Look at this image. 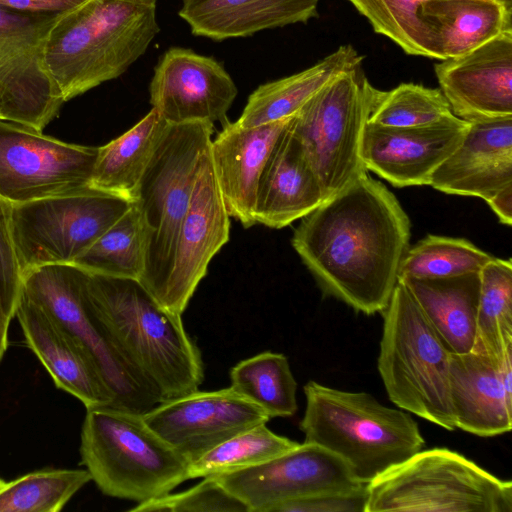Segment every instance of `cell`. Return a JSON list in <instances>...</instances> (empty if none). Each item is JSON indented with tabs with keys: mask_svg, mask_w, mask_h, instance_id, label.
I'll use <instances>...</instances> for the list:
<instances>
[{
	"mask_svg": "<svg viewBox=\"0 0 512 512\" xmlns=\"http://www.w3.org/2000/svg\"><path fill=\"white\" fill-rule=\"evenodd\" d=\"M300 220L291 244L322 292L381 313L410 246L411 222L395 195L365 172Z\"/></svg>",
	"mask_w": 512,
	"mask_h": 512,
	"instance_id": "1",
	"label": "cell"
},
{
	"mask_svg": "<svg viewBox=\"0 0 512 512\" xmlns=\"http://www.w3.org/2000/svg\"><path fill=\"white\" fill-rule=\"evenodd\" d=\"M89 305L116 346L161 398L198 390L204 379L201 351L182 315L161 306L134 279L86 271Z\"/></svg>",
	"mask_w": 512,
	"mask_h": 512,
	"instance_id": "2",
	"label": "cell"
},
{
	"mask_svg": "<svg viewBox=\"0 0 512 512\" xmlns=\"http://www.w3.org/2000/svg\"><path fill=\"white\" fill-rule=\"evenodd\" d=\"M158 32L156 0H88L57 17L42 64L66 102L126 72Z\"/></svg>",
	"mask_w": 512,
	"mask_h": 512,
	"instance_id": "3",
	"label": "cell"
},
{
	"mask_svg": "<svg viewBox=\"0 0 512 512\" xmlns=\"http://www.w3.org/2000/svg\"><path fill=\"white\" fill-rule=\"evenodd\" d=\"M304 393L306 408L299 423L304 442L340 457L363 484L423 449L425 440L412 416L382 405L369 393L313 380Z\"/></svg>",
	"mask_w": 512,
	"mask_h": 512,
	"instance_id": "4",
	"label": "cell"
},
{
	"mask_svg": "<svg viewBox=\"0 0 512 512\" xmlns=\"http://www.w3.org/2000/svg\"><path fill=\"white\" fill-rule=\"evenodd\" d=\"M82 463L105 495L141 503L188 480L189 461L162 439L143 414L114 405L86 409Z\"/></svg>",
	"mask_w": 512,
	"mask_h": 512,
	"instance_id": "5",
	"label": "cell"
},
{
	"mask_svg": "<svg viewBox=\"0 0 512 512\" xmlns=\"http://www.w3.org/2000/svg\"><path fill=\"white\" fill-rule=\"evenodd\" d=\"M214 124H168L140 182L134 203L144 236L141 285L161 305L172 270L178 235L190 205Z\"/></svg>",
	"mask_w": 512,
	"mask_h": 512,
	"instance_id": "6",
	"label": "cell"
},
{
	"mask_svg": "<svg viewBox=\"0 0 512 512\" xmlns=\"http://www.w3.org/2000/svg\"><path fill=\"white\" fill-rule=\"evenodd\" d=\"M381 314L377 366L388 397L400 409L455 430L449 393L451 352L401 282Z\"/></svg>",
	"mask_w": 512,
	"mask_h": 512,
	"instance_id": "7",
	"label": "cell"
},
{
	"mask_svg": "<svg viewBox=\"0 0 512 512\" xmlns=\"http://www.w3.org/2000/svg\"><path fill=\"white\" fill-rule=\"evenodd\" d=\"M365 512H512V483L447 448L421 449L366 484Z\"/></svg>",
	"mask_w": 512,
	"mask_h": 512,
	"instance_id": "8",
	"label": "cell"
},
{
	"mask_svg": "<svg viewBox=\"0 0 512 512\" xmlns=\"http://www.w3.org/2000/svg\"><path fill=\"white\" fill-rule=\"evenodd\" d=\"M374 90L358 65L321 88L291 119L326 199L367 172L361 151Z\"/></svg>",
	"mask_w": 512,
	"mask_h": 512,
	"instance_id": "9",
	"label": "cell"
},
{
	"mask_svg": "<svg viewBox=\"0 0 512 512\" xmlns=\"http://www.w3.org/2000/svg\"><path fill=\"white\" fill-rule=\"evenodd\" d=\"M132 203L88 187L13 204L12 235L22 273L48 264H74Z\"/></svg>",
	"mask_w": 512,
	"mask_h": 512,
	"instance_id": "10",
	"label": "cell"
},
{
	"mask_svg": "<svg viewBox=\"0 0 512 512\" xmlns=\"http://www.w3.org/2000/svg\"><path fill=\"white\" fill-rule=\"evenodd\" d=\"M85 275L74 264L38 266L23 273L21 294L44 307L86 348L115 396L114 406L144 414L161 398L93 313Z\"/></svg>",
	"mask_w": 512,
	"mask_h": 512,
	"instance_id": "11",
	"label": "cell"
},
{
	"mask_svg": "<svg viewBox=\"0 0 512 512\" xmlns=\"http://www.w3.org/2000/svg\"><path fill=\"white\" fill-rule=\"evenodd\" d=\"M98 152L0 119V195L20 204L91 187Z\"/></svg>",
	"mask_w": 512,
	"mask_h": 512,
	"instance_id": "12",
	"label": "cell"
},
{
	"mask_svg": "<svg viewBox=\"0 0 512 512\" xmlns=\"http://www.w3.org/2000/svg\"><path fill=\"white\" fill-rule=\"evenodd\" d=\"M212 477L248 512H272L287 501L363 485L340 457L305 442L259 465Z\"/></svg>",
	"mask_w": 512,
	"mask_h": 512,
	"instance_id": "13",
	"label": "cell"
},
{
	"mask_svg": "<svg viewBox=\"0 0 512 512\" xmlns=\"http://www.w3.org/2000/svg\"><path fill=\"white\" fill-rule=\"evenodd\" d=\"M143 418L189 463L228 438L271 419L262 408L231 387L195 390L160 402L144 413Z\"/></svg>",
	"mask_w": 512,
	"mask_h": 512,
	"instance_id": "14",
	"label": "cell"
},
{
	"mask_svg": "<svg viewBox=\"0 0 512 512\" xmlns=\"http://www.w3.org/2000/svg\"><path fill=\"white\" fill-rule=\"evenodd\" d=\"M150 103L168 124L227 121L237 87L212 57L190 49L170 48L154 69Z\"/></svg>",
	"mask_w": 512,
	"mask_h": 512,
	"instance_id": "15",
	"label": "cell"
},
{
	"mask_svg": "<svg viewBox=\"0 0 512 512\" xmlns=\"http://www.w3.org/2000/svg\"><path fill=\"white\" fill-rule=\"evenodd\" d=\"M210 147V146H209ZM230 216L214 173L209 148L203 155L178 235L175 256L161 306L182 315L212 258L229 241Z\"/></svg>",
	"mask_w": 512,
	"mask_h": 512,
	"instance_id": "16",
	"label": "cell"
},
{
	"mask_svg": "<svg viewBox=\"0 0 512 512\" xmlns=\"http://www.w3.org/2000/svg\"><path fill=\"white\" fill-rule=\"evenodd\" d=\"M469 125L455 115L413 127L367 122L361 151L364 167L395 187L429 185L436 169L460 145Z\"/></svg>",
	"mask_w": 512,
	"mask_h": 512,
	"instance_id": "17",
	"label": "cell"
},
{
	"mask_svg": "<svg viewBox=\"0 0 512 512\" xmlns=\"http://www.w3.org/2000/svg\"><path fill=\"white\" fill-rule=\"evenodd\" d=\"M434 70L456 117L474 123L512 116V30Z\"/></svg>",
	"mask_w": 512,
	"mask_h": 512,
	"instance_id": "18",
	"label": "cell"
},
{
	"mask_svg": "<svg viewBox=\"0 0 512 512\" xmlns=\"http://www.w3.org/2000/svg\"><path fill=\"white\" fill-rule=\"evenodd\" d=\"M15 317L26 345L58 388L76 397L86 409L115 405V396L90 353L50 312L21 294Z\"/></svg>",
	"mask_w": 512,
	"mask_h": 512,
	"instance_id": "19",
	"label": "cell"
},
{
	"mask_svg": "<svg viewBox=\"0 0 512 512\" xmlns=\"http://www.w3.org/2000/svg\"><path fill=\"white\" fill-rule=\"evenodd\" d=\"M291 118L252 128H240L227 120L211 140L210 158L225 207L244 228L257 224L260 178Z\"/></svg>",
	"mask_w": 512,
	"mask_h": 512,
	"instance_id": "20",
	"label": "cell"
},
{
	"mask_svg": "<svg viewBox=\"0 0 512 512\" xmlns=\"http://www.w3.org/2000/svg\"><path fill=\"white\" fill-rule=\"evenodd\" d=\"M469 124L462 142L436 169L429 186L486 201L512 185V116Z\"/></svg>",
	"mask_w": 512,
	"mask_h": 512,
	"instance_id": "21",
	"label": "cell"
},
{
	"mask_svg": "<svg viewBox=\"0 0 512 512\" xmlns=\"http://www.w3.org/2000/svg\"><path fill=\"white\" fill-rule=\"evenodd\" d=\"M325 199L321 183L292 132L290 120L261 175L256 222L281 229L312 212Z\"/></svg>",
	"mask_w": 512,
	"mask_h": 512,
	"instance_id": "22",
	"label": "cell"
},
{
	"mask_svg": "<svg viewBox=\"0 0 512 512\" xmlns=\"http://www.w3.org/2000/svg\"><path fill=\"white\" fill-rule=\"evenodd\" d=\"M449 393L456 428L491 437L512 428V394L505 389L500 363L474 353H451Z\"/></svg>",
	"mask_w": 512,
	"mask_h": 512,
	"instance_id": "23",
	"label": "cell"
},
{
	"mask_svg": "<svg viewBox=\"0 0 512 512\" xmlns=\"http://www.w3.org/2000/svg\"><path fill=\"white\" fill-rule=\"evenodd\" d=\"M320 0H183L179 16L192 34L216 41L317 17Z\"/></svg>",
	"mask_w": 512,
	"mask_h": 512,
	"instance_id": "24",
	"label": "cell"
},
{
	"mask_svg": "<svg viewBox=\"0 0 512 512\" xmlns=\"http://www.w3.org/2000/svg\"><path fill=\"white\" fill-rule=\"evenodd\" d=\"M64 102L43 67L41 50L0 39V119L42 131Z\"/></svg>",
	"mask_w": 512,
	"mask_h": 512,
	"instance_id": "25",
	"label": "cell"
},
{
	"mask_svg": "<svg viewBox=\"0 0 512 512\" xmlns=\"http://www.w3.org/2000/svg\"><path fill=\"white\" fill-rule=\"evenodd\" d=\"M398 281L408 289L451 353L472 350L480 293L479 272L436 279L403 278Z\"/></svg>",
	"mask_w": 512,
	"mask_h": 512,
	"instance_id": "26",
	"label": "cell"
},
{
	"mask_svg": "<svg viewBox=\"0 0 512 512\" xmlns=\"http://www.w3.org/2000/svg\"><path fill=\"white\" fill-rule=\"evenodd\" d=\"M363 56L350 45L340 46L313 66L259 86L248 98L235 124L266 125L294 116L321 88L345 71L361 65Z\"/></svg>",
	"mask_w": 512,
	"mask_h": 512,
	"instance_id": "27",
	"label": "cell"
},
{
	"mask_svg": "<svg viewBox=\"0 0 512 512\" xmlns=\"http://www.w3.org/2000/svg\"><path fill=\"white\" fill-rule=\"evenodd\" d=\"M444 59L512 30V11L496 0H426L420 8Z\"/></svg>",
	"mask_w": 512,
	"mask_h": 512,
	"instance_id": "28",
	"label": "cell"
},
{
	"mask_svg": "<svg viewBox=\"0 0 512 512\" xmlns=\"http://www.w3.org/2000/svg\"><path fill=\"white\" fill-rule=\"evenodd\" d=\"M167 126L152 108L132 128L99 147L91 187L134 201L139 182Z\"/></svg>",
	"mask_w": 512,
	"mask_h": 512,
	"instance_id": "29",
	"label": "cell"
},
{
	"mask_svg": "<svg viewBox=\"0 0 512 512\" xmlns=\"http://www.w3.org/2000/svg\"><path fill=\"white\" fill-rule=\"evenodd\" d=\"M480 293L472 352L500 363L512 348V262L493 258L479 272Z\"/></svg>",
	"mask_w": 512,
	"mask_h": 512,
	"instance_id": "30",
	"label": "cell"
},
{
	"mask_svg": "<svg viewBox=\"0 0 512 512\" xmlns=\"http://www.w3.org/2000/svg\"><path fill=\"white\" fill-rule=\"evenodd\" d=\"M230 382L270 418L291 417L297 411V382L282 353L265 351L240 361L230 370Z\"/></svg>",
	"mask_w": 512,
	"mask_h": 512,
	"instance_id": "31",
	"label": "cell"
},
{
	"mask_svg": "<svg viewBox=\"0 0 512 512\" xmlns=\"http://www.w3.org/2000/svg\"><path fill=\"white\" fill-rule=\"evenodd\" d=\"M74 265L93 274L140 280L144 270V236L134 202Z\"/></svg>",
	"mask_w": 512,
	"mask_h": 512,
	"instance_id": "32",
	"label": "cell"
},
{
	"mask_svg": "<svg viewBox=\"0 0 512 512\" xmlns=\"http://www.w3.org/2000/svg\"><path fill=\"white\" fill-rule=\"evenodd\" d=\"M299 443L272 432L265 424L244 430L191 462L189 479L233 473L259 465L293 448Z\"/></svg>",
	"mask_w": 512,
	"mask_h": 512,
	"instance_id": "33",
	"label": "cell"
},
{
	"mask_svg": "<svg viewBox=\"0 0 512 512\" xmlns=\"http://www.w3.org/2000/svg\"><path fill=\"white\" fill-rule=\"evenodd\" d=\"M493 258L467 239L427 235L405 252L398 280L436 279L480 272Z\"/></svg>",
	"mask_w": 512,
	"mask_h": 512,
	"instance_id": "34",
	"label": "cell"
},
{
	"mask_svg": "<svg viewBox=\"0 0 512 512\" xmlns=\"http://www.w3.org/2000/svg\"><path fill=\"white\" fill-rule=\"evenodd\" d=\"M91 480L87 469L31 472L0 489V512H58Z\"/></svg>",
	"mask_w": 512,
	"mask_h": 512,
	"instance_id": "35",
	"label": "cell"
},
{
	"mask_svg": "<svg viewBox=\"0 0 512 512\" xmlns=\"http://www.w3.org/2000/svg\"><path fill=\"white\" fill-rule=\"evenodd\" d=\"M368 19L374 31L388 37L410 55L443 60L435 37L423 21L426 0H348Z\"/></svg>",
	"mask_w": 512,
	"mask_h": 512,
	"instance_id": "36",
	"label": "cell"
},
{
	"mask_svg": "<svg viewBox=\"0 0 512 512\" xmlns=\"http://www.w3.org/2000/svg\"><path fill=\"white\" fill-rule=\"evenodd\" d=\"M453 115L440 89L401 83L389 91L375 88L368 123L386 127H413Z\"/></svg>",
	"mask_w": 512,
	"mask_h": 512,
	"instance_id": "37",
	"label": "cell"
},
{
	"mask_svg": "<svg viewBox=\"0 0 512 512\" xmlns=\"http://www.w3.org/2000/svg\"><path fill=\"white\" fill-rule=\"evenodd\" d=\"M130 512H248L214 477H205L192 488L153 498L129 509Z\"/></svg>",
	"mask_w": 512,
	"mask_h": 512,
	"instance_id": "38",
	"label": "cell"
},
{
	"mask_svg": "<svg viewBox=\"0 0 512 512\" xmlns=\"http://www.w3.org/2000/svg\"><path fill=\"white\" fill-rule=\"evenodd\" d=\"M12 208L13 203L0 195V297L11 320L15 317L23 279L12 235Z\"/></svg>",
	"mask_w": 512,
	"mask_h": 512,
	"instance_id": "39",
	"label": "cell"
},
{
	"mask_svg": "<svg viewBox=\"0 0 512 512\" xmlns=\"http://www.w3.org/2000/svg\"><path fill=\"white\" fill-rule=\"evenodd\" d=\"M366 484L345 490L325 491L287 501L272 512H365Z\"/></svg>",
	"mask_w": 512,
	"mask_h": 512,
	"instance_id": "40",
	"label": "cell"
},
{
	"mask_svg": "<svg viewBox=\"0 0 512 512\" xmlns=\"http://www.w3.org/2000/svg\"><path fill=\"white\" fill-rule=\"evenodd\" d=\"M59 15L31 14L0 6V39L42 50L45 37Z\"/></svg>",
	"mask_w": 512,
	"mask_h": 512,
	"instance_id": "41",
	"label": "cell"
},
{
	"mask_svg": "<svg viewBox=\"0 0 512 512\" xmlns=\"http://www.w3.org/2000/svg\"><path fill=\"white\" fill-rule=\"evenodd\" d=\"M88 0H0V6L19 12L59 15Z\"/></svg>",
	"mask_w": 512,
	"mask_h": 512,
	"instance_id": "42",
	"label": "cell"
},
{
	"mask_svg": "<svg viewBox=\"0 0 512 512\" xmlns=\"http://www.w3.org/2000/svg\"><path fill=\"white\" fill-rule=\"evenodd\" d=\"M489 207L498 217L502 224L512 223V185L498 191L491 198L486 200Z\"/></svg>",
	"mask_w": 512,
	"mask_h": 512,
	"instance_id": "43",
	"label": "cell"
},
{
	"mask_svg": "<svg viewBox=\"0 0 512 512\" xmlns=\"http://www.w3.org/2000/svg\"><path fill=\"white\" fill-rule=\"evenodd\" d=\"M11 319L7 316L0 297V361L3 359L9 346V325Z\"/></svg>",
	"mask_w": 512,
	"mask_h": 512,
	"instance_id": "44",
	"label": "cell"
},
{
	"mask_svg": "<svg viewBox=\"0 0 512 512\" xmlns=\"http://www.w3.org/2000/svg\"><path fill=\"white\" fill-rule=\"evenodd\" d=\"M496 1L503 4L507 9L512 11V0H496Z\"/></svg>",
	"mask_w": 512,
	"mask_h": 512,
	"instance_id": "45",
	"label": "cell"
},
{
	"mask_svg": "<svg viewBox=\"0 0 512 512\" xmlns=\"http://www.w3.org/2000/svg\"><path fill=\"white\" fill-rule=\"evenodd\" d=\"M6 481L0 478V489L5 485Z\"/></svg>",
	"mask_w": 512,
	"mask_h": 512,
	"instance_id": "46",
	"label": "cell"
}]
</instances>
